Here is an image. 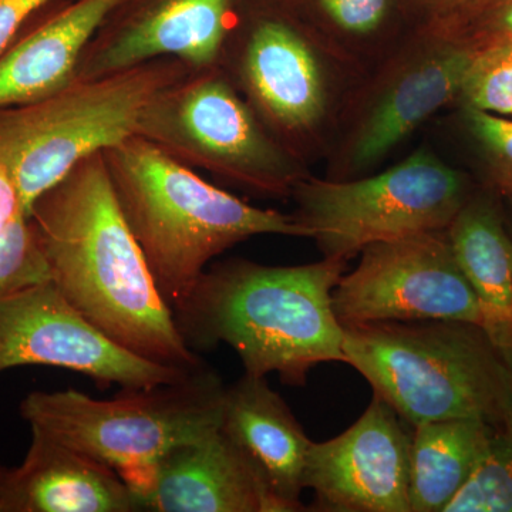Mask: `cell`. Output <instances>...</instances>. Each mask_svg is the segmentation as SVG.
<instances>
[{
	"label": "cell",
	"mask_w": 512,
	"mask_h": 512,
	"mask_svg": "<svg viewBox=\"0 0 512 512\" xmlns=\"http://www.w3.org/2000/svg\"><path fill=\"white\" fill-rule=\"evenodd\" d=\"M50 282L94 328L158 365L194 372L185 343L111 187L103 153L84 158L32 205Z\"/></svg>",
	"instance_id": "obj_1"
},
{
	"label": "cell",
	"mask_w": 512,
	"mask_h": 512,
	"mask_svg": "<svg viewBox=\"0 0 512 512\" xmlns=\"http://www.w3.org/2000/svg\"><path fill=\"white\" fill-rule=\"evenodd\" d=\"M348 261L272 266L248 259L212 265L177 308L178 330L194 352L234 349L245 373H276L305 386L320 363H345L332 293Z\"/></svg>",
	"instance_id": "obj_2"
},
{
	"label": "cell",
	"mask_w": 512,
	"mask_h": 512,
	"mask_svg": "<svg viewBox=\"0 0 512 512\" xmlns=\"http://www.w3.org/2000/svg\"><path fill=\"white\" fill-rule=\"evenodd\" d=\"M103 156L121 214L171 309L235 245L258 235L308 238L293 215L252 207L146 138L128 137Z\"/></svg>",
	"instance_id": "obj_3"
},
{
	"label": "cell",
	"mask_w": 512,
	"mask_h": 512,
	"mask_svg": "<svg viewBox=\"0 0 512 512\" xmlns=\"http://www.w3.org/2000/svg\"><path fill=\"white\" fill-rule=\"evenodd\" d=\"M346 365L412 426L476 419L497 427L512 412V355L476 323H345Z\"/></svg>",
	"instance_id": "obj_4"
},
{
	"label": "cell",
	"mask_w": 512,
	"mask_h": 512,
	"mask_svg": "<svg viewBox=\"0 0 512 512\" xmlns=\"http://www.w3.org/2000/svg\"><path fill=\"white\" fill-rule=\"evenodd\" d=\"M225 387L205 365L180 382L123 389L109 400L73 389L32 392L19 412L29 427L113 468L140 501L171 448L221 427Z\"/></svg>",
	"instance_id": "obj_5"
},
{
	"label": "cell",
	"mask_w": 512,
	"mask_h": 512,
	"mask_svg": "<svg viewBox=\"0 0 512 512\" xmlns=\"http://www.w3.org/2000/svg\"><path fill=\"white\" fill-rule=\"evenodd\" d=\"M190 72L181 60L164 57L0 107V165L15 181L25 214L84 158L136 136L147 104Z\"/></svg>",
	"instance_id": "obj_6"
},
{
	"label": "cell",
	"mask_w": 512,
	"mask_h": 512,
	"mask_svg": "<svg viewBox=\"0 0 512 512\" xmlns=\"http://www.w3.org/2000/svg\"><path fill=\"white\" fill-rule=\"evenodd\" d=\"M136 136L192 170L266 197H288L306 178L221 66L192 70L157 93Z\"/></svg>",
	"instance_id": "obj_7"
},
{
	"label": "cell",
	"mask_w": 512,
	"mask_h": 512,
	"mask_svg": "<svg viewBox=\"0 0 512 512\" xmlns=\"http://www.w3.org/2000/svg\"><path fill=\"white\" fill-rule=\"evenodd\" d=\"M292 197L308 238L345 261L375 242L447 229L470 200L463 175L424 150L373 177L303 178Z\"/></svg>",
	"instance_id": "obj_8"
},
{
	"label": "cell",
	"mask_w": 512,
	"mask_h": 512,
	"mask_svg": "<svg viewBox=\"0 0 512 512\" xmlns=\"http://www.w3.org/2000/svg\"><path fill=\"white\" fill-rule=\"evenodd\" d=\"M355 271L340 276L333 309L345 323L461 320L483 328L477 296L451 248L447 229L367 245Z\"/></svg>",
	"instance_id": "obj_9"
},
{
	"label": "cell",
	"mask_w": 512,
	"mask_h": 512,
	"mask_svg": "<svg viewBox=\"0 0 512 512\" xmlns=\"http://www.w3.org/2000/svg\"><path fill=\"white\" fill-rule=\"evenodd\" d=\"M50 366L90 377L99 387L144 389L191 373L148 362L107 338L64 299L52 282L0 296V373Z\"/></svg>",
	"instance_id": "obj_10"
},
{
	"label": "cell",
	"mask_w": 512,
	"mask_h": 512,
	"mask_svg": "<svg viewBox=\"0 0 512 512\" xmlns=\"http://www.w3.org/2000/svg\"><path fill=\"white\" fill-rule=\"evenodd\" d=\"M252 0H121L77 69L92 80L151 60L178 59L191 70L221 66Z\"/></svg>",
	"instance_id": "obj_11"
},
{
	"label": "cell",
	"mask_w": 512,
	"mask_h": 512,
	"mask_svg": "<svg viewBox=\"0 0 512 512\" xmlns=\"http://www.w3.org/2000/svg\"><path fill=\"white\" fill-rule=\"evenodd\" d=\"M221 67L286 148L288 138L315 126L325 110L318 59L278 10L251 5L229 40Z\"/></svg>",
	"instance_id": "obj_12"
},
{
	"label": "cell",
	"mask_w": 512,
	"mask_h": 512,
	"mask_svg": "<svg viewBox=\"0 0 512 512\" xmlns=\"http://www.w3.org/2000/svg\"><path fill=\"white\" fill-rule=\"evenodd\" d=\"M382 397L348 430L323 443L313 441L303 485L313 491L311 510L410 512L412 434Z\"/></svg>",
	"instance_id": "obj_13"
},
{
	"label": "cell",
	"mask_w": 512,
	"mask_h": 512,
	"mask_svg": "<svg viewBox=\"0 0 512 512\" xmlns=\"http://www.w3.org/2000/svg\"><path fill=\"white\" fill-rule=\"evenodd\" d=\"M156 512H282L259 471L221 427L171 448L140 495Z\"/></svg>",
	"instance_id": "obj_14"
},
{
	"label": "cell",
	"mask_w": 512,
	"mask_h": 512,
	"mask_svg": "<svg viewBox=\"0 0 512 512\" xmlns=\"http://www.w3.org/2000/svg\"><path fill=\"white\" fill-rule=\"evenodd\" d=\"M25 460L0 478V512H134L140 501L109 466L30 427Z\"/></svg>",
	"instance_id": "obj_15"
},
{
	"label": "cell",
	"mask_w": 512,
	"mask_h": 512,
	"mask_svg": "<svg viewBox=\"0 0 512 512\" xmlns=\"http://www.w3.org/2000/svg\"><path fill=\"white\" fill-rule=\"evenodd\" d=\"M121 0H53L0 55V107L30 103L77 79L83 53Z\"/></svg>",
	"instance_id": "obj_16"
},
{
	"label": "cell",
	"mask_w": 512,
	"mask_h": 512,
	"mask_svg": "<svg viewBox=\"0 0 512 512\" xmlns=\"http://www.w3.org/2000/svg\"><path fill=\"white\" fill-rule=\"evenodd\" d=\"M221 429L254 464L282 512L306 510L301 495L313 441L265 376L245 373L225 387Z\"/></svg>",
	"instance_id": "obj_17"
},
{
	"label": "cell",
	"mask_w": 512,
	"mask_h": 512,
	"mask_svg": "<svg viewBox=\"0 0 512 512\" xmlns=\"http://www.w3.org/2000/svg\"><path fill=\"white\" fill-rule=\"evenodd\" d=\"M399 74L357 130L352 163L370 167L389 154L424 121L460 97L474 50L436 42Z\"/></svg>",
	"instance_id": "obj_18"
},
{
	"label": "cell",
	"mask_w": 512,
	"mask_h": 512,
	"mask_svg": "<svg viewBox=\"0 0 512 512\" xmlns=\"http://www.w3.org/2000/svg\"><path fill=\"white\" fill-rule=\"evenodd\" d=\"M461 272L477 296L483 329L512 355V235L490 198H471L447 228Z\"/></svg>",
	"instance_id": "obj_19"
},
{
	"label": "cell",
	"mask_w": 512,
	"mask_h": 512,
	"mask_svg": "<svg viewBox=\"0 0 512 512\" xmlns=\"http://www.w3.org/2000/svg\"><path fill=\"white\" fill-rule=\"evenodd\" d=\"M493 427L476 419L429 421L413 427L410 512H447L483 463Z\"/></svg>",
	"instance_id": "obj_20"
},
{
	"label": "cell",
	"mask_w": 512,
	"mask_h": 512,
	"mask_svg": "<svg viewBox=\"0 0 512 512\" xmlns=\"http://www.w3.org/2000/svg\"><path fill=\"white\" fill-rule=\"evenodd\" d=\"M447 512H512V412L493 427L487 456Z\"/></svg>",
	"instance_id": "obj_21"
},
{
	"label": "cell",
	"mask_w": 512,
	"mask_h": 512,
	"mask_svg": "<svg viewBox=\"0 0 512 512\" xmlns=\"http://www.w3.org/2000/svg\"><path fill=\"white\" fill-rule=\"evenodd\" d=\"M427 33L436 42L476 50L512 39V0H468L431 15Z\"/></svg>",
	"instance_id": "obj_22"
},
{
	"label": "cell",
	"mask_w": 512,
	"mask_h": 512,
	"mask_svg": "<svg viewBox=\"0 0 512 512\" xmlns=\"http://www.w3.org/2000/svg\"><path fill=\"white\" fill-rule=\"evenodd\" d=\"M460 97L471 109L512 116V39L474 52Z\"/></svg>",
	"instance_id": "obj_23"
},
{
	"label": "cell",
	"mask_w": 512,
	"mask_h": 512,
	"mask_svg": "<svg viewBox=\"0 0 512 512\" xmlns=\"http://www.w3.org/2000/svg\"><path fill=\"white\" fill-rule=\"evenodd\" d=\"M47 281L49 268L35 224L20 215L0 234V296Z\"/></svg>",
	"instance_id": "obj_24"
},
{
	"label": "cell",
	"mask_w": 512,
	"mask_h": 512,
	"mask_svg": "<svg viewBox=\"0 0 512 512\" xmlns=\"http://www.w3.org/2000/svg\"><path fill=\"white\" fill-rule=\"evenodd\" d=\"M468 124L490 161L498 190L512 194V116L466 107Z\"/></svg>",
	"instance_id": "obj_25"
},
{
	"label": "cell",
	"mask_w": 512,
	"mask_h": 512,
	"mask_svg": "<svg viewBox=\"0 0 512 512\" xmlns=\"http://www.w3.org/2000/svg\"><path fill=\"white\" fill-rule=\"evenodd\" d=\"M330 18L350 33L373 32L389 8V0H320Z\"/></svg>",
	"instance_id": "obj_26"
},
{
	"label": "cell",
	"mask_w": 512,
	"mask_h": 512,
	"mask_svg": "<svg viewBox=\"0 0 512 512\" xmlns=\"http://www.w3.org/2000/svg\"><path fill=\"white\" fill-rule=\"evenodd\" d=\"M53 0H0V55L40 10Z\"/></svg>",
	"instance_id": "obj_27"
},
{
	"label": "cell",
	"mask_w": 512,
	"mask_h": 512,
	"mask_svg": "<svg viewBox=\"0 0 512 512\" xmlns=\"http://www.w3.org/2000/svg\"><path fill=\"white\" fill-rule=\"evenodd\" d=\"M20 215L26 214L23 211L18 187L10 177L9 171L0 165V234L18 220Z\"/></svg>",
	"instance_id": "obj_28"
},
{
	"label": "cell",
	"mask_w": 512,
	"mask_h": 512,
	"mask_svg": "<svg viewBox=\"0 0 512 512\" xmlns=\"http://www.w3.org/2000/svg\"><path fill=\"white\" fill-rule=\"evenodd\" d=\"M417 2L429 8L431 15H436V13L444 12V10L456 8V6L466 3L468 0H417Z\"/></svg>",
	"instance_id": "obj_29"
},
{
	"label": "cell",
	"mask_w": 512,
	"mask_h": 512,
	"mask_svg": "<svg viewBox=\"0 0 512 512\" xmlns=\"http://www.w3.org/2000/svg\"><path fill=\"white\" fill-rule=\"evenodd\" d=\"M3 471H5V467L0 466V478H2Z\"/></svg>",
	"instance_id": "obj_30"
},
{
	"label": "cell",
	"mask_w": 512,
	"mask_h": 512,
	"mask_svg": "<svg viewBox=\"0 0 512 512\" xmlns=\"http://www.w3.org/2000/svg\"><path fill=\"white\" fill-rule=\"evenodd\" d=\"M507 225H508V228H510V232H511V235H512V218H511L510 224H507Z\"/></svg>",
	"instance_id": "obj_31"
}]
</instances>
